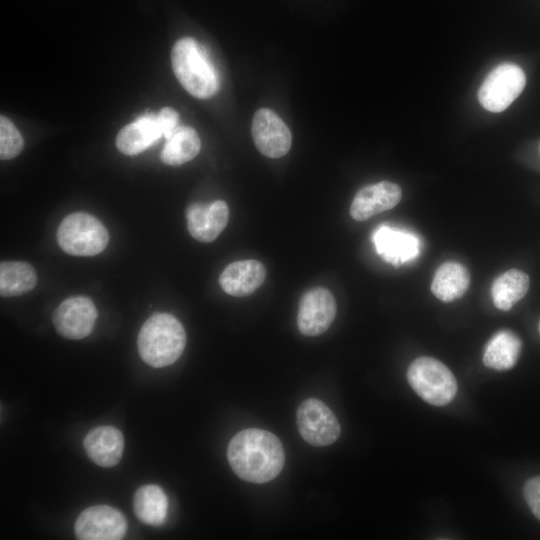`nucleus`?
Segmentation results:
<instances>
[{
  "label": "nucleus",
  "mask_w": 540,
  "mask_h": 540,
  "mask_svg": "<svg viewBox=\"0 0 540 540\" xmlns=\"http://www.w3.org/2000/svg\"><path fill=\"white\" fill-rule=\"evenodd\" d=\"M407 379L413 390L427 403L444 406L450 403L457 392L453 373L439 360L419 357L409 366Z\"/></svg>",
  "instance_id": "5"
},
{
  "label": "nucleus",
  "mask_w": 540,
  "mask_h": 540,
  "mask_svg": "<svg viewBox=\"0 0 540 540\" xmlns=\"http://www.w3.org/2000/svg\"><path fill=\"white\" fill-rule=\"evenodd\" d=\"M185 345V330L179 320L169 313L150 316L142 325L137 339L140 357L155 368L176 362Z\"/></svg>",
  "instance_id": "2"
},
{
  "label": "nucleus",
  "mask_w": 540,
  "mask_h": 540,
  "mask_svg": "<svg viewBox=\"0 0 540 540\" xmlns=\"http://www.w3.org/2000/svg\"><path fill=\"white\" fill-rule=\"evenodd\" d=\"M187 228L200 242H212L226 227L229 209L226 202L216 200L210 204L195 202L186 209Z\"/></svg>",
  "instance_id": "13"
},
{
  "label": "nucleus",
  "mask_w": 540,
  "mask_h": 540,
  "mask_svg": "<svg viewBox=\"0 0 540 540\" xmlns=\"http://www.w3.org/2000/svg\"><path fill=\"white\" fill-rule=\"evenodd\" d=\"M297 427L302 438L317 447L334 443L341 432L340 424L321 400L309 398L297 409Z\"/></svg>",
  "instance_id": "7"
},
{
  "label": "nucleus",
  "mask_w": 540,
  "mask_h": 540,
  "mask_svg": "<svg viewBox=\"0 0 540 540\" xmlns=\"http://www.w3.org/2000/svg\"><path fill=\"white\" fill-rule=\"evenodd\" d=\"M401 196L400 186L390 181L364 186L356 193L351 203V217L356 221H365L396 206Z\"/></svg>",
  "instance_id": "14"
},
{
  "label": "nucleus",
  "mask_w": 540,
  "mask_h": 540,
  "mask_svg": "<svg viewBox=\"0 0 540 540\" xmlns=\"http://www.w3.org/2000/svg\"><path fill=\"white\" fill-rule=\"evenodd\" d=\"M75 534L81 540H119L127 530L124 515L108 505L90 506L75 521Z\"/></svg>",
  "instance_id": "8"
},
{
  "label": "nucleus",
  "mask_w": 540,
  "mask_h": 540,
  "mask_svg": "<svg viewBox=\"0 0 540 540\" xmlns=\"http://www.w3.org/2000/svg\"><path fill=\"white\" fill-rule=\"evenodd\" d=\"M251 133L259 152L269 158H280L291 148L292 135L288 126L269 108L255 112Z\"/></svg>",
  "instance_id": "9"
},
{
  "label": "nucleus",
  "mask_w": 540,
  "mask_h": 540,
  "mask_svg": "<svg viewBox=\"0 0 540 540\" xmlns=\"http://www.w3.org/2000/svg\"><path fill=\"white\" fill-rule=\"evenodd\" d=\"M24 141L15 125L4 115L0 117V157L9 160L23 149Z\"/></svg>",
  "instance_id": "24"
},
{
  "label": "nucleus",
  "mask_w": 540,
  "mask_h": 540,
  "mask_svg": "<svg viewBox=\"0 0 540 540\" xmlns=\"http://www.w3.org/2000/svg\"><path fill=\"white\" fill-rule=\"evenodd\" d=\"M200 148L201 142L196 130L189 126H179L166 139L160 158L167 165L178 166L194 159Z\"/></svg>",
  "instance_id": "21"
},
{
  "label": "nucleus",
  "mask_w": 540,
  "mask_h": 540,
  "mask_svg": "<svg viewBox=\"0 0 540 540\" xmlns=\"http://www.w3.org/2000/svg\"><path fill=\"white\" fill-rule=\"evenodd\" d=\"M529 289V277L518 269H510L500 274L491 285V296L496 308L510 310L522 299Z\"/></svg>",
  "instance_id": "22"
},
{
  "label": "nucleus",
  "mask_w": 540,
  "mask_h": 540,
  "mask_svg": "<svg viewBox=\"0 0 540 540\" xmlns=\"http://www.w3.org/2000/svg\"><path fill=\"white\" fill-rule=\"evenodd\" d=\"M83 445L88 457L95 464L112 467L122 457L124 438L121 431L113 426H98L88 432Z\"/></svg>",
  "instance_id": "16"
},
{
  "label": "nucleus",
  "mask_w": 540,
  "mask_h": 540,
  "mask_svg": "<svg viewBox=\"0 0 540 540\" xmlns=\"http://www.w3.org/2000/svg\"><path fill=\"white\" fill-rule=\"evenodd\" d=\"M521 346V340L514 332L500 330L487 342L483 353V363L494 370H508L517 363Z\"/></svg>",
  "instance_id": "19"
},
{
  "label": "nucleus",
  "mask_w": 540,
  "mask_h": 540,
  "mask_svg": "<svg viewBox=\"0 0 540 540\" xmlns=\"http://www.w3.org/2000/svg\"><path fill=\"white\" fill-rule=\"evenodd\" d=\"M97 317V309L89 298L73 296L60 303L52 321L61 336L78 340L92 332Z\"/></svg>",
  "instance_id": "10"
},
{
  "label": "nucleus",
  "mask_w": 540,
  "mask_h": 540,
  "mask_svg": "<svg viewBox=\"0 0 540 540\" xmlns=\"http://www.w3.org/2000/svg\"><path fill=\"white\" fill-rule=\"evenodd\" d=\"M171 63L176 78L192 96L207 99L217 93V73L195 39L184 37L176 41Z\"/></svg>",
  "instance_id": "3"
},
{
  "label": "nucleus",
  "mask_w": 540,
  "mask_h": 540,
  "mask_svg": "<svg viewBox=\"0 0 540 540\" xmlns=\"http://www.w3.org/2000/svg\"><path fill=\"white\" fill-rule=\"evenodd\" d=\"M157 121L165 139L180 126L178 112L170 107H164L159 111Z\"/></svg>",
  "instance_id": "26"
},
{
  "label": "nucleus",
  "mask_w": 540,
  "mask_h": 540,
  "mask_svg": "<svg viewBox=\"0 0 540 540\" xmlns=\"http://www.w3.org/2000/svg\"><path fill=\"white\" fill-rule=\"evenodd\" d=\"M470 284L467 268L459 262L448 261L436 270L432 284V293L443 302H451L462 297Z\"/></svg>",
  "instance_id": "18"
},
{
  "label": "nucleus",
  "mask_w": 540,
  "mask_h": 540,
  "mask_svg": "<svg viewBox=\"0 0 540 540\" xmlns=\"http://www.w3.org/2000/svg\"><path fill=\"white\" fill-rule=\"evenodd\" d=\"M526 84L523 70L513 63L495 67L478 91L480 104L490 112L504 111L522 92Z\"/></svg>",
  "instance_id": "6"
},
{
  "label": "nucleus",
  "mask_w": 540,
  "mask_h": 540,
  "mask_svg": "<svg viewBox=\"0 0 540 540\" xmlns=\"http://www.w3.org/2000/svg\"><path fill=\"white\" fill-rule=\"evenodd\" d=\"M137 518L150 526H161L166 519L168 499L162 488L154 484L139 487L133 498Z\"/></svg>",
  "instance_id": "20"
},
{
  "label": "nucleus",
  "mask_w": 540,
  "mask_h": 540,
  "mask_svg": "<svg viewBox=\"0 0 540 540\" xmlns=\"http://www.w3.org/2000/svg\"><path fill=\"white\" fill-rule=\"evenodd\" d=\"M227 459L237 476L252 483H266L281 472L285 453L280 440L271 432L249 428L229 442Z\"/></svg>",
  "instance_id": "1"
},
{
  "label": "nucleus",
  "mask_w": 540,
  "mask_h": 540,
  "mask_svg": "<svg viewBox=\"0 0 540 540\" xmlns=\"http://www.w3.org/2000/svg\"><path fill=\"white\" fill-rule=\"evenodd\" d=\"M523 495L533 514L540 520V476L533 477L525 483Z\"/></svg>",
  "instance_id": "25"
},
{
  "label": "nucleus",
  "mask_w": 540,
  "mask_h": 540,
  "mask_svg": "<svg viewBox=\"0 0 540 540\" xmlns=\"http://www.w3.org/2000/svg\"><path fill=\"white\" fill-rule=\"evenodd\" d=\"M266 277L265 266L257 260L230 263L221 273L219 283L224 292L243 297L252 294Z\"/></svg>",
  "instance_id": "15"
},
{
  "label": "nucleus",
  "mask_w": 540,
  "mask_h": 540,
  "mask_svg": "<svg viewBox=\"0 0 540 540\" xmlns=\"http://www.w3.org/2000/svg\"><path fill=\"white\" fill-rule=\"evenodd\" d=\"M336 315V302L332 293L323 287L307 291L300 300L297 315L299 331L306 336L324 333Z\"/></svg>",
  "instance_id": "11"
},
{
  "label": "nucleus",
  "mask_w": 540,
  "mask_h": 540,
  "mask_svg": "<svg viewBox=\"0 0 540 540\" xmlns=\"http://www.w3.org/2000/svg\"><path fill=\"white\" fill-rule=\"evenodd\" d=\"M372 242L377 254L395 267L414 260L421 251V240L415 233L387 224L374 230Z\"/></svg>",
  "instance_id": "12"
},
{
  "label": "nucleus",
  "mask_w": 540,
  "mask_h": 540,
  "mask_svg": "<svg viewBox=\"0 0 540 540\" xmlns=\"http://www.w3.org/2000/svg\"><path fill=\"white\" fill-rule=\"evenodd\" d=\"M60 248L74 256H95L109 242L107 229L95 216L75 212L66 216L57 230Z\"/></svg>",
  "instance_id": "4"
},
{
  "label": "nucleus",
  "mask_w": 540,
  "mask_h": 540,
  "mask_svg": "<svg viewBox=\"0 0 540 540\" xmlns=\"http://www.w3.org/2000/svg\"><path fill=\"white\" fill-rule=\"evenodd\" d=\"M37 283L35 269L23 261H3L0 264V294L20 296L31 291Z\"/></svg>",
  "instance_id": "23"
},
{
  "label": "nucleus",
  "mask_w": 540,
  "mask_h": 540,
  "mask_svg": "<svg viewBox=\"0 0 540 540\" xmlns=\"http://www.w3.org/2000/svg\"><path fill=\"white\" fill-rule=\"evenodd\" d=\"M539 149H540V147H539Z\"/></svg>",
  "instance_id": "28"
},
{
  "label": "nucleus",
  "mask_w": 540,
  "mask_h": 540,
  "mask_svg": "<svg viewBox=\"0 0 540 540\" xmlns=\"http://www.w3.org/2000/svg\"><path fill=\"white\" fill-rule=\"evenodd\" d=\"M162 136L157 114L146 113L118 132L116 146L121 153L133 156L152 146Z\"/></svg>",
  "instance_id": "17"
},
{
  "label": "nucleus",
  "mask_w": 540,
  "mask_h": 540,
  "mask_svg": "<svg viewBox=\"0 0 540 540\" xmlns=\"http://www.w3.org/2000/svg\"><path fill=\"white\" fill-rule=\"evenodd\" d=\"M538 331H539V334H540V320H539V323H538Z\"/></svg>",
  "instance_id": "27"
}]
</instances>
